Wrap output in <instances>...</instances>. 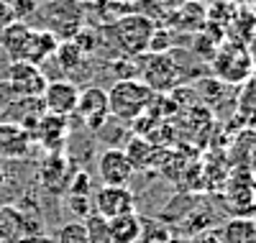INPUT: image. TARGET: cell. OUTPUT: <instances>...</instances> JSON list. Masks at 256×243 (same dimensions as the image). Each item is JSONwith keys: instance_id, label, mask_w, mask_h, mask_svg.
Listing matches in <instances>:
<instances>
[{"instance_id": "9", "label": "cell", "mask_w": 256, "mask_h": 243, "mask_svg": "<svg viewBox=\"0 0 256 243\" xmlns=\"http://www.w3.org/2000/svg\"><path fill=\"white\" fill-rule=\"evenodd\" d=\"M136 169L128 162L123 148H105L98 156V176L108 187H128Z\"/></svg>"}, {"instance_id": "17", "label": "cell", "mask_w": 256, "mask_h": 243, "mask_svg": "<svg viewBox=\"0 0 256 243\" xmlns=\"http://www.w3.org/2000/svg\"><path fill=\"white\" fill-rule=\"evenodd\" d=\"M52 59L56 62V67H59L64 74H74L82 64H84V54H82V49L77 46L72 38H62V41L56 44Z\"/></svg>"}, {"instance_id": "6", "label": "cell", "mask_w": 256, "mask_h": 243, "mask_svg": "<svg viewBox=\"0 0 256 243\" xmlns=\"http://www.w3.org/2000/svg\"><path fill=\"white\" fill-rule=\"evenodd\" d=\"M10 90L16 92V98H31V100H41L46 87V77L41 72V67L31 62H10L8 67V80Z\"/></svg>"}, {"instance_id": "5", "label": "cell", "mask_w": 256, "mask_h": 243, "mask_svg": "<svg viewBox=\"0 0 256 243\" xmlns=\"http://www.w3.org/2000/svg\"><path fill=\"white\" fill-rule=\"evenodd\" d=\"M77 100H80V87L72 80L62 77V80L46 82L44 95H41V108H44V113L70 118L77 110Z\"/></svg>"}, {"instance_id": "14", "label": "cell", "mask_w": 256, "mask_h": 243, "mask_svg": "<svg viewBox=\"0 0 256 243\" xmlns=\"http://www.w3.org/2000/svg\"><path fill=\"white\" fill-rule=\"evenodd\" d=\"M110 243H138L144 236V223L136 212H126L108 220Z\"/></svg>"}, {"instance_id": "27", "label": "cell", "mask_w": 256, "mask_h": 243, "mask_svg": "<svg viewBox=\"0 0 256 243\" xmlns=\"http://www.w3.org/2000/svg\"><path fill=\"white\" fill-rule=\"evenodd\" d=\"M67 194H88L92 192V180H90V174L88 172H74L72 174V180H67Z\"/></svg>"}, {"instance_id": "4", "label": "cell", "mask_w": 256, "mask_h": 243, "mask_svg": "<svg viewBox=\"0 0 256 243\" xmlns=\"http://www.w3.org/2000/svg\"><path fill=\"white\" fill-rule=\"evenodd\" d=\"M138 74L144 77L141 82L152 92H169L182 82V70L180 64L169 54H146L138 56Z\"/></svg>"}, {"instance_id": "32", "label": "cell", "mask_w": 256, "mask_h": 243, "mask_svg": "<svg viewBox=\"0 0 256 243\" xmlns=\"http://www.w3.org/2000/svg\"><path fill=\"white\" fill-rule=\"evenodd\" d=\"M118 3H123V6H128V8H131V6L136 3V0H118Z\"/></svg>"}, {"instance_id": "23", "label": "cell", "mask_w": 256, "mask_h": 243, "mask_svg": "<svg viewBox=\"0 0 256 243\" xmlns=\"http://www.w3.org/2000/svg\"><path fill=\"white\" fill-rule=\"evenodd\" d=\"M172 36H174V34L169 31L166 26H156L154 34H152V38H148L146 54H169V49L174 46V38H172Z\"/></svg>"}, {"instance_id": "16", "label": "cell", "mask_w": 256, "mask_h": 243, "mask_svg": "<svg viewBox=\"0 0 256 243\" xmlns=\"http://www.w3.org/2000/svg\"><path fill=\"white\" fill-rule=\"evenodd\" d=\"M220 243H256V220L251 218H233L218 233Z\"/></svg>"}, {"instance_id": "20", "label": "cell", "mask_w": 256, "mask_h": 243, "mask_svg": "<svg viewBox=\"0 0 256 243\" xmlns=\"http://www.w3.org/2000/svg\"><path fill=\"white\" fill-rule=\"evenodd\" d=\"M28 136L16 126H0V154H20L26 151Z\"/></svg>"}, {"instance_id": "19", "label": "cell", "mask_w": 256, "mask_h": 243, "mask_svg": "<svg viewBox=\"0 0 256 243\" xmlns=\"http://www.w3.org/2000/svg\"><path fill=\"white\" fill-rule=\"evenodd\" d=\"M52 180H59L62 187H67V159L62 154H49L44 159V166H41V182L49 187Z\"/></svg>"}, {"instance_id": "7", "label": "cell", "mask_w": 256, "mask_h": 243, "mask_svg": "<svg viewBox=\"0 0 256 243\" xmlns=\"http://www.w3.org/2000/svg\"><path fill=\"white\" fill-rule=\"evenodd\" d=\"M92 210L110 220L126 212H136V194L128 190V187H108V184H100L92 192Z\"/></svg>"}, {"instance_id": "25", "label": "cell", "mask_w": 256, "mask_h": 243, "mask_svg": "<svg viewBox=\"0 0 256 243\" xmlns=\"http://www.w3.org/2000/svg\"><path fill=\"white\" fill-rule=\"evenodd\" d=\"M72 41L82 49V54L88 56V54H92V52L100 46V44H102V36H98V31H95V28H90V26H82V28L72 36Z\"/></svg>"}, {"instance_id": "21", "label": "cell", "mask_w": 256, "mask_h": 243, "mask_svg": "<svg viewBox=\"0 0 256 243\" xmlns=\"http://www.w3.org/2000/svg\"><path fill=\"white\" fill-rule=\"evenodd\" d=\"M84 233H88V243H110V233H108V220L100 218L98 212H90L82 220Z\"/></svg>"}, {"instance_id": "1", "label": "cell", "mask_w": 256, "mask_h": 243, "mask_svg": "<svg viewBox=\"0 0 256 243\" xmlns=\"http://www.w3.org/2000/svg\"><path fill=\"white\" fill-rule=\"evenodd\" d=\"M156 24L148 20L141 13L128 10L126 16H120L118 20H113L110 26H105L110 41L116 44V49L123 56H144L148 49V38H152Z\"/></svg>"}, {"instance_id": "26", "label": "cell", "mask_w": 256, "mask_h": 243, "mask_svg": "<svg viewBox=\"0 0 256 243\" xmlns=\"http://www.w3.org/2000/svg\"><path fill=\"white\" fill-rule=\"evenodd\" d=\"M67 210L82 223L90 212H95L92 210V197H88V194H70L67 197Z\"/></svg>"}, {"instance_id": "8", "label": "cell", "mask_w": 256, "mask_h": 243, "mask_svg": "<svg viewBox=\"0 0 256 243\" xmlns=\"http://www.w3.org/2000/svg\"><path fill=\"white\" fill-rule=\"evenodd\" d=\"M38 146L44 148L46 154H62L64 144H67V136H70V123L67 118L62 116H52V113H41L31 128V134Z\"/></svg>"}, {"instance_id": "3", "label": "cell", "mask_w": 256, "mask_h": 243, "mask_svg": "<svg viewBox=\"0 0 256 243\" xmlns=\"http://www.w3.org/2000/svg\"><path fill=\"white\" fill-rule=\"evenodd\" d=\"M212 72L220 82L228 84H244L254 74V56L248 46L238 38L220 41L216 54H212Z\"/></svg>"}, {"instance_id": "33", "label": "cell", "mask_w": 256, "mask_h": 243, "mask_svg": "<svg viewBox=\"0 0 256 243\" xmlns=\"http://www.w3.org/2000/svg\"><path fill=\"white\" fill-rule=\"evenodd\" d=\"M202 6H210V3H218V0H200Z\"/></svg>"}, {"instance_id": "12", "label": "cell", "mask_w": 256, "mask_h": 243, "mask_svg": "<svg viewBox=\"0 0 256 243\" xmlns=\"http://www.w3.org/2000/svg\"><path fill=\"white\" fill-rule=\"evenodd\" d=\"M59 38L46 31V28H31L28 34V41H26V52H24V59L20 62H31L36 67H41L46 59L54 56V49H56Z\"/></svg>"}, {"instance_id": "28", "label": "cell", "mask_w": 256, "mask_h": 243, "mask_svg": "<svg viewBox=\"0 0 256 243\" xmlns=\"http://www.w3.org/2000/svg\"><path fill=\"white\" fill-rule=\"evenodd\" d=\"M8 6L13 8L16 18L26 24V18H31V16H36V13H38L41 0H8Z\"/></svg>"}, {"instance_id": "31", "label": "cell", "mask_w": 256, "mask_h": 243, "mask_svg": "<svg viewBox=\"0 0 256 243\" xmlns=\"http://www.w3.org/2000/svg\"><path fill=\"white\" fill-rule=\"evenodd\" d=\"M190 243H220V238H218V233H210V236H202V238L190 240Z\"/></svg>"}, {"instance_id": "24", "label": "cell", "mask_w": 256, "mask_h": 243, "mask_svg": "<svg viewBox=\"0 0 256 243\" xmlns=\"http://www.w3.org/2000/svg\"><path fill=\"white\" fill-rule=\"evenodd\" d=\"M54 243H88V233H84V226L80 220H72V223L59 226Z\"/></svg>"}, {"instance_id": "11", "label": "cell", "mask_w": 256, "mask_h": 243, "mask_svg": "<svg viewBox=\"0 0 256 243\" xmlns=\"http://www.w3.org/2000/svg\"><path fill=\"white\" fill-rule=\"evenodd\" d=\"M36 230L28 226L26 212L16 205H0V243H18Z\"/></svg>"}, {"instance_id": "2", "label": "cell", "mask_w": 256, "mask_h": 243, "mask_svg": "<svg viewBox=\"0 0 256 243\" xmlns=\"http://www.w3.org/2000/svg\"><path fill=\"white\" fill-rule=\"evenodd\" d=\"M156 92H152L141 80H118L108 90V110L118 120L134 123L152 108Z\"/></svg>"}, {"instance_id": "30", "label": "cell", "mask_w": 256, "mask_h": 243, "mask_svg": "<svg viewBox=\"0 0 256 243\" xmlns=\"http://www.w3.org/2000/svg\"><path fill=\"white\" fill-rule=\"evenodd\" d=\"M156 3L166 10V13H172V10H177V8H182L187 0H156Z\"/></svg>"}, {"instance_id": "13", "label": "cell", "mask_w": 256, "mask_h": 243, "mask_svg": "<svg viewBox=\"0 0 256 243\" xmlns=\"http://www.w3.org/2000/svg\"><path fill=\"white\" fill-rule=\"evenodd\" d=\"M169 20H172V26L180 28V31L198 34V31H205V26H208V10L200 0H187L182 8L169 13Z\"/></svg>"}, {"instance_id": "34", "label": "cell", "mask_w": 256, "mask_h": 243, "mask_svg": "<svg viewBox=\"0 0 256 243\" xmlns=\"http://www.w3.org/2000/svg\"><path fill=\"white\" fill-rule=\"evenodd\" d=\"M254 164H256V156H254Z\"/></svg>"}, {"instance_id": "29", "label": "cell", "mask_w": 256, "mask_h": 243, "mask_svg": "<svg viewBox=\"0 0 256 243\" xmlns=\"http://www.w3.org/2000/svg\"><path fill=\"white\" fill-rule=\"evenodd\" d=\"M16 13H13V8L8 6V0H0V31L3 28H8L10 24H16Z\"/></svg>"}, {"instance_id": "15", "label": "cell", "mask_w": 256, "mask_h": 243, "mask_svg": "<svg viewBox=\"0 0 256 243\" xmlns=\"http://www.w3.org/2000/svg\"><path fill=\"white\" fill-rule=\"evenodd\" d=\"M28 34H31V26L24 24V20H16V24H10L8 28L0 31V49L10 56V62H20V59H24Z\"/></svg>"}, {"instance_id": "22", "label": "cell", "mask_w": 256, "mask_h": 243, "mask_svg": "<svg viewBox=\"0 0 256 243\" xmlns=\"http://www.w3.org/2000/svg\"><path fill=\"white\" fill-rule=\"evenodd\" d=\"M238 116L244 118H256V74H251L244 87H241V92H238Z\"/></svg>"}, {"instance_id": "10", "label": "cell", "mask_w": 256, "mask_h": 243, "mask_svg": "<svg viewBox=\"0 0 256 243\" xmlns=\"http://www.w3.org/2000/svg\"><path fill=\"white\" fill-rule=\"evenodd\" d=\"M80 118L84 120V126L98 130L105 126L110 110H108V92L102 87H88V90H80V100H77V110Z\"/></svg>"}, {"instance_id": "18", "label": "cell", "mask_w": 256, "mask_h": 243, "mask_svg": "<svg viewBox=\"0 0 256 243\" xmlns=\"http://www.w3.org/2000/svg\"><path fill=\"white\" fill-rule=\"evenodd\" d=\"M126 156H128V162H131V166L134 169H146L148 164L154 162V146L148 144L146 138H141V136H136V138H131V144H128L126 148Z\"/></svg>"}]
</instances>
